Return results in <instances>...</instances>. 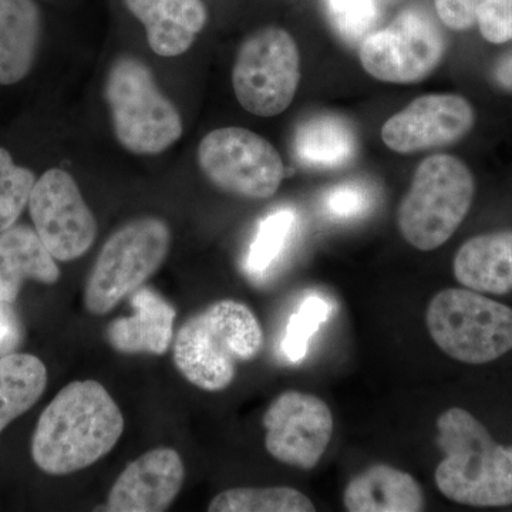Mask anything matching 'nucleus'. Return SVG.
<instances>
[{
    "instance_id": "f257e3e1",
    "label": "nucleus",
    "mask_w": 512,
    "mask_h": 512,
    "mask_svg": "<svg viewBox=\"0 0 512 512\" xmlns=\"http://www.w3.org/2000/svg\"><path fill=\"white\" fill-rule=\"evenodd\" d=\"M123 433V413L106 387L96 380H76L43 410L30 454L43 473L69 476L106 457Z\"/></svg>"
},
{
    "instance_id": "f03ea898",
    "label": "nucleus",
    "mask_w": 512,
    "mask_h": 512,
    "mask_svg": "<svg viewBox=\"0 0 512 512\" xmlns=\"http://www.w3.org/2000/svg\"><path fill=\"white\" fill-rule=\"evenodd\" d=\"M436 443L444 457L434 480L444 497L470 507L512 505V447L495 443L473 414L460 407L440 414Z\"/></svg>"
},
{
    "instance_id": "7ed1b4c3",
    "label": "nucleus",
    "mask_w": 512,
    "mask_h": 512,
    "mask_svg": "<svg viewBox=\"0 0 512 512\" xmlns=\"http://www.w3.org/2000/svg\"><path fill=\"white\" fill-rule=\"evenodd\" d=\"M264 348V330L245 303L222 299L183 323L174 340L175 367L204 392H222L234 382L239 363Z\"/></svg>"
},
{
    "instance_id": "20e7f679",
    "label": "nucleus",
    "mask_w": 512,
    "mask_h": 512,
    "mask_svg": "<svg viewBox=\"0 0 512 512\" xmlns=\"http://www.w3.org/2000/svg\"><path fill=\"white\" fill-rule=\"evenodd\" d=\"M476 194L473 173L460 158L434 154L414 171L397 208V228L407 244L429 252L446 244L466 220Z\"/></svg>"
},
{
    "instance_id": "39448f33",
    "label": "nucleus",
    "mask_w": 512,
    "mask_h": 512,
    "mask_svg": "<svg viewBox=\"0 0 512 512\" xmlns=\"http://www.w3.org/2000/svg\"><path fill=\"white\" fill-rule=\"evenodd\" d=\"M104 96L117 141L131 154L158 156L183 137L180 111L161 92L150 67L137 57L116 59Z\"/></svg>"
},
{
    "instance_id": "423d86ee",
    "label": "nucleus",
    "mask_w": 512,
    "mask_h": 512,
    "mask_svg": "<svg viewBox=\"0 0 512 512\" xmlns=\"http://www.w3.org/2000/svg\"><path fill=\"white\" fill-rule=\"evenodd\" d=\"M171 249V229L158 217L121 225L104 242L84 286V306L92 315L113 311L124 296L144 286Z\"/></svg>"
},
{
    "instance_id": "0eeeda50",
    "label": "nucleus",
    "mask_w": 512,
    "mask_h": 512,
    "mask_svg": "<svg viewBox=\"0 0 512 512\" xmlns=\"http://www.w3.org/2000/svg\"><path fill=\"white\" fill-rule=\"evenodd\" d=\"M426 325L447 356L467 365L494 362L512 350V309L471 289L448 288L429 303Z\"/></svg>"
},
{
    "instance_id": "6e6552de",
    "label": "nucleus",
    "mask_w": 512,
    "mask_h": 512,
    "mask_svg": "<svg viewBox=\"0 0 512 512\" xmlns=\"http://www.w3.org/2000/svg\"><path fill=\"white\" fill-rule=\"evenodd\" d=\"M301 82V55L288 30L268 26L239 46L232 87L242 109L275 117L291 106Z\"/></svg>"
},
{
    "instance_id": "1a4fd4ad",
    "label": "nucleus",
    "mask_w": 512,
    "mask_h": 512,
    "mask_svg": "<svg viewBox=\"0 0 512 512\" xmlns=\"http://www.w3.org/2000/svg\"><path fill=\"white\" fill-rule=\"evenodd\" d=\"M197 157L201 173L214 187L245 200L274 197L285 178L278 150L244 127L212 130L202 138Z\"/></svg>"
},
{
    "instance_id": "9d476101",
    "label": "nucleus",
    "mask_w": 512,
    "mask_h": 512,
    "mask_svg": "<svg viewBox=\"0 0 512 512\" xmlns=\"http://www.w3.org/2000/svg\"><path fill=\"white\" fill-rule=\"evenodd\" d=\"M446 49V39L436 20L424 10L409 8L389 26L362 40L359 60L373 79L414 84L436 72Z\"/></svg>"
},
{
    "instance_id": "9b49d317",
    "label": "nucleus",
    "mask_w": 512,
    "mask_h": 512,
    "mask_svg": "<svg viewBox=\"0 0 512 512\" xmlns=\"http://www.w3.org/2000/svg\"><path fill=\"white\" fill-rule=\"evenodd\" d=\"M35 231L56 261L82 258L96 242L99 224L72 175L47 170L36 181L29 201Z\"/></svg>"
},
{
    "instance_id": "f8f14e48",
    "label": "nucleus",
    "mask_w": 512,
    "mask_h": 512,
    "mask_svg": "<svg viewBox=\"0 0 512 512\" xmlns=\"http://www.w3.org/2000/svg\"><path fill=\"white\" fill-rule=\"evenodd\" d=\"M265 447L279 463L313 470L328 450L333 434V414L328 404L313 394L288 390L279 394L262 419Z\"/></svg>"
},
{
    "instance_id": "ddd939ff",
    "label": "nucleus",
    "mask_w": 512,
    "mask_h": 512,
    "mask_svg": "<svg viewBox=\"0 0 512 512\" xmlns=\"http://www.w3.org/2000/svg\"><path fill=\"white\" fill-rule=\"evenodd\" d=\"M476 111L458 94L417 97L382 127L384 146L397 154L453 146L473 130Z\"/></svg>"
},
{
    "instance_id": "4468645a",
    "label": "nucleus",
    "mask_w": 512,
    "mask_h": 512,
    "mask_svg": "<svg viewBox=\"0 0 512 512\" xmlns=\"http://www.w3.org/2000/svg\"><path fill=\"white\" fill-rule=\"evenodd\" d=\"M183 458L170 447H158L131 461L111 487L107 511L163 512L181 493Z\"/></svg>"
},
{
    "instance_id": "2eb2a0df",
    "label": "nucleus",
    "mask_w": 512,
    "mask_h": 512,
    "mask_svg": "<svg viewBox=\"0 0 512 512\" xmlns=\"http://www.w3.org/2000/svg\"><path fill=\"white\" fill-rule=\"evenodd\" d=\"M124 5L143 23L148 45L158 56L184 55L207 25L202 0H124Z\"/></svg>"
},
{
    "instance_id": "dca6fc26",
    "label": "nucleus",
    "mask_w": 512,
    "mask_h": 512,
    "mask_svg": "<svg viewBox=\"0 0 512 512\" xmlns=\"http://www.w3.org/2000/svg\"><path fill=\"white\" fill-rule=\"evenodd\" d=\"M134 315L110 323L107 339L111 348L124 355L161 356L173 342L177 311L167 299L148 286H141L131 295Z\"/></svg>"
},
{
    "instance_id": "f3484780",
    "label": "nucleus",
    "mask_w": 512,
    "mask_h": 512,
    "mask_svg": "<svg viewBox=\"0 0 512 512\" xmlns=\"http://www.w3.org/2000/svg\"><path fill=\"white\" fill-rule=\"evenodd\" d=\"M59 279L56 259L35 229L13 225L0 234V301L15 302L26 281L55 285Z\"/></svg>"
},
{
    "instance_id": "a211bd4d",
    "label": "nucleus",
    "mask_w": 512,
    "mask_h": 512,
    "mask_svg": "<svg viewBox=\"0 0 512 512\" xmlns=\"http://www.w3.org/2000/svg\"><path fill=\"white\" fill-rule=\"evenodd\" d=\"M343 505L350 512H420L424 495L412 474L375 464L349 481Z\"/></svg>"
},
{
    "instance_id": "6ab92c4d",
    "label": "nucleus",
    "mask_w": 512,
    "mask_h": 512,
    "mask_svg": "<svg viewBox=\"0 0 512 512\" xmlns=\"http://www.w3.org/2000/svg\"><path fill=\"white\" fill-rule=\"evenodd\" d=\"M454 276L464 288L504 295L512 291V231L468 239L453 262Z\"/></svg>"
},
{
    "instance_id": "aec40b11",
    "label": "nucleus",
    "mask_w": 512,
    "mask_h": 512,
    "mask_svg": "<svg viewBox=\"0 0 512 512\" xmlns=\"http://www.w3.org/2000/svg\"><path fill=\"white\" fill-rule=\"evenodd\" d=\"M42 19L33 0H0V86L22 82L32 70Z\"/></svg>"
},
{
    "instance_id": "412c9836",
    "label": "nucleus",
    "mask_w": 512,
    "mask_h": 512,
    "mask_svg": "<svg viewBox=\"0 0 512 512\" xmlns=\"http://www.w3.org/2000/svg\"><path fill=\"white\" fill-rule=\"evenodd\" d=\"M293 146L302 164L329 170L352 161L356 137L353 128L342 117L320 114L298 128Z\"/></svg>"
},
{
    "instance_id": "4be33fe9",
    "label": "nucleus",
    "mask_w": 512,
    "mask_h": 512,
    "mask_svg": "<svg viewBox=\"0 0 512 512\" xmlns=\"http://www.w3.org/2000/svg\"><path fill=\"white\" fill-rule=\"evenodd\" d=\"M47 386L45 363L29 353L0 356V433L29 412Z\"/></svg>"
},
{
    "instance_id": "5701e85b",
    "label": "nucleus",
    "mask_w": 512,
    "mask_h": 512,
    "mask_svg": "<svg viewBox=\"0 0 512 512\" xmlns=\"http://www.w3.org/2000/svg\"><path fill=\"white\" fill-rule=\"evenodd\" d=\"M210 512H313L308 495L291 487L229 488L215 495Z\"/></svg>"
},
{
    "instance_id": "b1692460",
    "label": "nucleus",
    "mask_w": 512,
    "mask_h": 512,
    "mask_svg": "<svg viewBox=\"0 0 512 512\" xmlns=\"http://www.w3.org/2000/svg\"><path fill=\"white\" fill-rule=\"evenodd\" d=\"M295 227V212L285 208L272 212L259 222L245 262L249 275L259 278L276 264L288 247Z\"/></svg>"
},
{
    "instance_id": "393cba45",
    "label": "nucleus",
    "mask_w": 512,
    "mask_h": 512,
    "mask_svg": "<svg viewBox=\"0 0 512 512\" xmlns=\"http://www.w3.org/2000/svg\"><path fill=\"white\" fill-rule=\"evenodd\" d=\"M37 178L18 165L6 148L0 147V234L12 228L28 207Z\"/></svg>"
},
{
    "instance_id": "a878e982",
    "label": "nucleus",
    "mask_w": 512,
    "mask_h": 512,
    "mask_svg": "<svg viewBox=\"0 0 512 512\" xmlns=\"http://www.w3.org/2000/svg\"><path fill=\"white\" fill-rule=\"evenodd\" d=\"M332 306L322 296L311 295L299 305L286 326L282 352L292 363H299L308 355L309 342L320 326L329 319Z\"/></svg>"
},
{
    "instance_id": "bb28decb",
    "label": "nucleus",
    "mask_w": 512,
    "mask_h": 512,
    "mask_svg": "<svg viewBox=\"0 0 512 512\" xmlns=\"http://www.w3.org/2000/svg\"><path fill=\"white\" fill-rule=\"evenodd\" d=\"M330 22L349 40H359L375 25V0H326Z\"/></svg>"
},
{
    "instance_id": "cd10ccee",
    "label": "nucleus",
    "mask_w": 512,
    "mask_h": 512,
    "mask_svg": "<svg viewBox=\"0 0 512 512\" xmlns=\"http://www.w3.org/2000/svg\"><path fill=\"white\" fill-rule=\"evenodd\" d=\"M477 23L481 35L494 45L512 40V0H481Z\"/></svg>"
},
{
    "instance_id": "c85d7f7f",
    "label": "nucleus",
    "mask_w": 512,
    "mask_h": 512,
    "mask_svg": "<svg viewBox=\"0 0 512 512\" xmlns=\"http://www.w3.org/2000/svg\"><path fill=\"white\" fill-rule=\"evenodd\" d=\"M370 197L365 187L357 184H343L332 188L325 195V210L330 217L350 220L363 214L369 207Z\"/></svg>"
},
{
    "instance_id": "c756f323",
    "label": "nucleus",
    "mask_w": 512,
    "mask_h": 512,
    "mask_svg": "<svg viewBox=\"0 0 512 512\" xmlns=\"http://www.w3.org/2000/svg\"><path fill=\"white\" fill-rule=\"evenodd\" d=\"M480 3L481 0H434L441 23L456 32H464L476 25Z\"/></svg>"
},
{
    "instance_id": "7c9ffc66",
    "label": "nucleus",
    "mask_w": 512,
    "mask_h": 512,
    "mask_svg": "<svg viewBox=\"0 0 512 512\" xmlns=\"http://www.w3.org/2000/svg\"><path fill=\"white\" fill-rule=\"evenodd\" d=\"M19 320L9 302L0 301V355H8L19 345Z\"/></svg>"
},
{
    "instance_id": "2f4dec72",
    "label": "nucleus",
    "mask_w": 512,
    "mask_h": 512,
    "mask_svg": "<svg viewBox=\"0 0 512 512\" xmlns=\"http://www.w3.org/2000/svg\"><path fill=\"white\" fill-rule=\"evenodd\" d=\"M491 76L495 86L512 94V52L505 53L495 62Z\"/></svg>"
}]
</instances>
